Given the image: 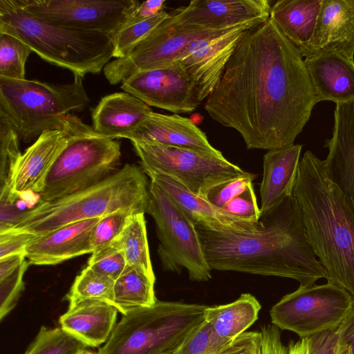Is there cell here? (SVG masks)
<instances>
[{"label":"cell","mask_w":354,"mask_h":354,"mask_svg":"<svg viewBox=\"0 0 354 354\" xmlns=\"http://www.w3.org/2000/svg\"><path fill=\"white\" fill-rule=\"evenodd\" d=\"M261 308L255 297L243 293L231 303L207 306L204 319L221 337L233 340L258 319Z\"/></svg>","instance_id":"cell-28"},{"label":"cell","mask_w":354,"mask_h":354,"mask_svg":"<svg viewBox=\"0 0 354 354\" xmlns=\"http://www.w3.org/2000/svg\"><path fill=\"white\" fill-rule=\"evenodd\" d=\"M147 213L156 223L160 241L158 254L164 268L178 273L185 268L192 281L211 279L212 269L195 224L151 180Z\"/></svg>","instance_id":"cell-9"},{"label":"cell","mask_w":354,"mask_h":354,"mask_svg":"<svg viewBox=\"0 0 354 354\" xmlns=\"http://www.w3.org/2000/svg\"><path fill=\"white\" fill-rule=\"evenodd\" d=\"M134 214L136 213L131 210L120 209L101 217L92 231L93 250L117 240Z\"/></svg>","instance_id":"cell-38"},{"label":"cell","mask_w":354,"mask_h":354,"mask_svg":"<svg viewBox=\"0 0 354 354\" xmlns=\"http://www.w3.org/2000/svg\"><path fill=\"white\" fill-rule=\"evenodd\" d=\"M207 306L157 301L123 315L97 354H171L204 321Z\"/></svg>","instance_id":"cell-7"},{"label":"cell","mask_w":354,"mask_h":354,"mask_svg":"<svg viewBox=\"0 0 354 354\" xmlns=\"http://www.w3.org/2000/svg\"><path fill=\"white\" fill-rule=\"evenodd\" d=\"M191 219L195 225L215 230L247 231L254 228L252 223L234 217L195 194L173 178L158 171L142 169Z\"/></svg>","instance_id":"cell-23"},{"label":"cell","mask_w":354,"mask_h":354,"mask_svg":"<svg viewBox=\"0 0 354 354\" xmlns=\"http://www.w3.org/2000/svg\"><path fill=\"white\" fill-rule=\"evenodd\" d=\"M118 310L97 300L69 303L59 319L60 327L84 344L97 347L109 339L116 324Z\"/></svg>","instance_id":"cell-25"},{"label":"cell","mask_w":354,"mask_h":354,"mask_svg":"<svg viewBox=\"0 0 354 354\" xmlns=\"http://www.w3.org/2000/svg\"><path fill=\"white\" fill-rule=\"evenodd\" d=\"M0 33L17 37L44 61L83 78L100 73L113 57L111 35L46 22L26 12L18 0H0Z\"/></svg>","instance_id":"cell-5"},{"label":"cell","mask_w":354,"mask_h":354,"mask_svg":"<svg viewBox=\"0 0 354 354\" xmlns=\"http://www.w3.org/2000/svg\"><path fill=\"white\" fill-rule=\"evenodd\" d=\"M26 259L25 254H17L0 259V279L16 270Z\"/></svg>","instance_id":"cell-48"},{"label":"cell","mask_w":354,"mask_h":354,"mask_svg":"<svg viewBox=\"0 0 354 354\" xmlns=\"http://www.w3.org/2000/svg\"><path fill=\"white\" fill-rule=\"evenodd\" d=\"M19 137L8 125L0 122V190L10 189L15 165L21 154Z\"/></svg>","instance_id":"cell-39"},{"label":"cell","mask_w":354,"mask_h":354,"mask_svg":"<svg viewBox=\"0 0 354 354\" xmlns=\"http://www.w3.org/2000/svg\"><path fill=\"white\" fill-rule=\"evenodd\" d=\"M18 198L11 189L0 191V234L15 228L30 209H20L17 205Z\"/></svg>","instance_id":"cell-43"},{"label":"cell","mask_w":354,"mask_h":354,"mask_svg":"<svg viewBox=\"0 0 354 354\" xmlns=\"http://www.w3.org/2000/svg\"><path fill=\"white\" fill-rule=\"evenodd\" d=\"M301 145L268 150L263 158L260 185L261 213L293 194L300 162Z\"/></svg>","instance_id":"cell-26"},{"label":"cell","mask_w":354,"mask_h":354,"mask_svg":"<svg viewBox=\"0 0 354 354\" xmlns=\"http://www.w3.org/2000/svg\"><path fill=\"white\" fill-rule=\"evenodd\" d=\"M115 281L86 266L77 275L66 295L69 303L97 300L113 306V286Z\"/></svg>","instance_id":"cell-32"},{"label":"cell","mask_w":354,"mask_h":354,"mask_svg":"<svg viewBox=\"0 0 354 354\" xmlns=\"http://www.w3.org/2000/svg\"><path fill=\"white\" fill-rule=\"evenodd\" d=\"M261 354H336L338 337L336 330H326L290 341L285 344L279 328L274 324L261 327Z\"/></svg>","instance_id":"cell-29"},{"label":"cell","mask_w":354,"mask_h":354,"mask_svg":"<svg viewBox=\"0 0 354 354\" xmlns=\"http://www.w3.org/2000/svg\"><path fill=\"white\" fill-rule=\"evenodd\" d=\"M268 0H194L170 13L175 23L211 30H225L270 18Z\"/></svg>","instance_id":"cell-16"},{"label":"cell","mask_w":354,"mask_h":354,"mask_svg":"<svg viewBox=\"0 0 354 354\" xmlns=\"http://www.w3.org/2000/svg\"><path fill=\"white\" fill-rule=\"evenodd\" d=\"M151 112L149 106L134 95L116 92L103 97L92 109V127L104 137L127 139Z\"/></svg>","instance_id":"cell-24"},{"label":"cell","mask_w":354,"mask_h":354,"mask_svg":"<svg viewBox=\"0 0 354 354\" xmlns=\"http://www.w3.org/2000/svg\"><path fill=\"white\" fill-rule=\"evenodd\" d=\"M165 0H148L141 2L127 17L122 25L142 21L160 14L165 11Z\"/></svg>","instance_id":"cell-46"},{"label":"cell","mask_w":354,"mask_h":354,"mask_svg":"<svg viewBox=\"0 0 354 354\" xmlns=\"http://www.w3.org/2000/svg\"><path fill=\"white\" fill-rule=\"evenodd\" d=\"M322 0H279L271 7L270 18L301 53L310 42Z\"/></svg>","instance_id":"cell-27"},{"label":"cell","mask_w":354,"mask_h":354,"mask_svg":"<svg viewBox=\"0 0 354 354\" xmlns=\"http://www.w3.org/2000/svg\"><path fill=\"white\" fill-rule=\"evenodd\" d=\"M231 341L221 337L204 319L171 354H214Z\"/></svg>","instance_id":"cell-36"},{"label":"cell","mask_w":354,"mask_h":354,"mask_svg":"<svg viewBox=\"0 0 354 354\" xmlns=\"http://www.w3.org/2000/svg\"><path fill=\"white\" fill-rule=\"evenodd\" d=\"M32 50L17 37L0 33V77L25 79V66Z\"/></svg>","instance_id":"cell-35"},{"label":"cell","mask_w":354,"mask_h":354,"mask_svg":"<svg viewBox=\"0 0 354 354\" xmlns=\"http://www.w3.org/2000/svg\"><path fill=\"white\" fill-rule=\"evenodd\" d=\"M79 354H97V353H95L91 351L84 349V350L82 351Z\"/></svg>","instance_id":"cell-50"},{"label":"cell","mask_w":354,"mask_h":354,"mask_svg":"<svg viewBox=\"0 0 354 354\" xmlns=\"http://www.w3.org/2000/svg\"><path fill=\"white\" fill-rule=\"evenodd\" d=\"M257 175L246 172L245 174L218 183L208 189L203 195L212 205L218 209L223 206L233 197L242 192L247 186L252 183Z\"/></svg>","instance_id":"cell-40"},{"label":"cell","mask_w":354,"mask_h":354,"mask_svg":"<svg viewBox=\"0 0 354 354\" xmlns=\"http://www.w3.org/2000/svg\"><path fill=\"white\" fill-rule=\"evenodd\" d=\"M73 76V81L65 84L0 77V122L24 142L46 131L64 129L65 118L83 111L90 102L84 78Z\"/></svg>","instance_id":"cell-6"},{"label":"cell","mask_w":354,"mask_h":354,"mask_svg":"<svg viewBox=\"0 0 354 354\" xmlns=\"http://www.w3.org/2000/svg\"><path fill=\"white\" fill-rule=\"evenodd\" d=\"M214 354H261L260 332H245Z\"/></svg>","instance_id":"cell-44"},{"label":"cell","mask_w":354,"mask_h":354,"mask_svg":"<svg viewBox=\"0 0 354 354\" xmlns=\"http://www.w3.org/2000/svg\"><path fill=\"white\" fill-rule=\"evenodd\" d=\"M317 103L354 100V59L323 51L304 59Z\"/></svg>","instance_id":"cell-22"},{"label":"cell","mask_w":354,"mask_h":354,"mask_svg":"<svg viewBox=\"0 0 354 354\" xmlns=\"http://www.w3.org/2000/svg\"><path fill=\"white\" fill-rule=\"evenodd\" d=\"M336 354H352L351 348L344 344H339Z\"/></svg>","instance_id":"cell-49"},{"label":"cell","mask_w":354,"mask_h":354,"mask_svg":"<svg viewBox=\"0 0 354 354\" xmlns=\"http://www.w3.org/2000/svg\"><path fill=\"white\" fill-rule=\"evenodd\" d=\"M26 259L13 272L0 279V319H2L15 307L24 289V275L28 266Z\"/></svg>","instance_id":"cell-41"},{"label":"cell","mask_w":354,"mask_h":354,"mask_svg":"<svg viewBox=\"0 0 354 354\" xmlns=\"http://www.w3.org/2000/svg\"><path fill=\"white\" fill-rule=\"evenodd\" d=\"M334 51L354 59V0H322L313 37L304 57Z\"/></svg>","instance_id":"cell-19"},{"label":"cell","mask_w":354,"mask_h":354,"mask_svg":"<svg viewBox=\"0 0 354 354\" xmlns=\"http://www.w3.org/2000/svg\"><path fill=\"white\" fill-rule=\"evenodd\" d=\"M316 104L303 57L269 18L240 38L205 109L248 149L271 150L294 144Z\"/></svg>","instance_id":"cell-1"},{"label":"cell","mask_w":354,"mask_h":354,"mask_svg":"<svg viewBox=\"0 0 354 354\" xmlns=\"http://www.w3.org/2000/svg\"><path fill=\"white\" fill-rule=\"evenodd\" d=\"M353 305L354 299L347 290L327 282L299 286L275 304L270 315L272 324L302 338L337 330Z\"/></svg>","instance_id":"cell-10"},{"label":"cell","mask_w":354,"mask_h":354,"mask_svg":"<svg viewBox=\"0 0 354 354\" xmlns=\"http://www.w3.org/2000/svg\"><path fill=\"white\" fill-rule=\"evenodd\" d=\"M227 214L239 219L257 223L261 216L252 183L230 200L222 208Z\"/></svg>","instance_id":"cell-42"},{"label":"cell","mask_w":354,"mask_h":354,"mask_svg":"<svg viewBox=\"0 0 354 354\" xmlns=\"http://www.w3.org/2000/svg\"><path fill=\"white\" fill-rule=\"evenodd\" d=\"M293 194L328 282L344 288L354 299V214L328 178L323 160L310 151L300 160Z\"/></svg>","instance_id":"cell-3"},{"label":"cell","mask_w":354,"mask_h":354,"mask_svg":"<svg viewBox=\"0 0 354 354\" xmlns=\"http://www.w3.org/2000/svg\"><path fill=\"white\" fill-rule=\"evenodd\" d=\"M338 342L348 346L354 354V305L336 330Z\"/></svg>","instance_id":"cell-47"},{"label":"cell","mask_w":354,"mask_h":354,"mask_svg":"<svg viewBox=\"0 0 354 354\" xmlns=\"http://www.w3.org/2000/svg\"><path fill=\"white\" fill-rule=\"evenodd\" d=\"M260 23L243 24L198 39L189 45L178 62L194 82L200 103L215 90L240 38L247 30Z\"/></svg>","instance_id":"cell-15"},{"label":"cell","mask_w":354,"mask_h":354,"mask_svg":"<svg viewBox=\"0 0 354 354\" xmlns=\"http://www.w3.org/2000/svg\"><path fill=\"white\" fill-rule=\"evenodd\" d=\"M86 347L61 327L42 326L24 354H79Z\"/></svg>","instance_id":"cell-33"},{"label":"cell","mask_w":354,"mask_h":354,"mask_svg":"<svg viewBox=\"0 0 354 354\" xmlns=\"http://www.w3.org/2000/svg\"><path fill=\"white\" fill-rule=\"evenodd\" d=\"M131 142L142 169L167 175L201 196L211 187L247 172L224 156L157 143Z\"/></svg>","instance_id":"cell-11"},{"label":"cell","mask_w":354,"mask_h":354,"mask_svg":"<svg viewBox=\"0 0 354 354\" xmlns=\"http://www.w3.org/2000/svg\"><path fill=\"white\" fill-rule=\"evenodd\" d=\"M118 241L127 265L141 270L156 279L150 259L145 214L133 215Z\"/></svg>","instance_id":"cell-31"},{"label":"cell","mask_w":354,"mask_h":354,"mask_svg":"<svg viewBox=\"0 0 354 354\" xmlns=\"http://www.w3.org/2000/svg\"><path fill=\"white\" fill-rule=\"evenodd\" d=\"M225 30L182 26L175 23L169 13L127 57L109 62L103 69L104 75L112 85L122 83L135 73L178 62L193 41Z\"/></svg>","instance_id":"cell-12"},{"label":"cell","mask_w":354,"mask_h":354,"mask_svg":"<svg viewBox=\"0 0 354 354\" xmlns=\"http://www.w3.org/2000/svg\"><path fill=\"white\" fill-rule=\"evenodd\" d=\"M88 266L116 280L127 266L124 254L118 239L93 250L88 261Z\"/></svg>","instance_id":"cell-37"},{"label":"cell","mask_w":354,"mask_h":354,"mask_svg":"<svg viewBox=\"0 0 354 354\" xmlns=\"http://www.w3.org/2000/svg\"><path fill=\"white\" fill-rule=\"evenodd\" d=\"M31 15L69 29L111 36L140 3L137 0H18Z\"/></svg>","instance_id":"cell-13"},{"label":"cell","mask_w":354,"mask_h":354,"mask_svg":"<svg viewBox=\"0 0 354 354\" xmlns=\"http://www.w3.org/2000/svg\"><path fill=\"white\" fill-rule=\"evenodd\" d=\"M196 227L212 270L290 278L301 287L327 279L326 270L309 243L294 194L261 213L250 230Z\"/></svg>","instance_id":"cell-2"},{"label":"cell","mask_w":354,"mask_h":354,"mask_svg":"<svg viewBox=\"0 0 354 354\" xmlns=\"http://www.w3.org/2000/svg\"><path fill=\"white\" fill-rule=\"evenodd\" d=\"M121 88L148 106L189 113L201 104L190 75L178 62L171 65L131 75Z\"/></svg>","instance_id":"cell-14"},{"label":"cell","mask_w":354,"mask_h":354,"mask_svg":"<svg viewBox=\"0 0 354 354\" xmlns=\"http://www.w3.org/2000/svg\"><path fill=\"white\" fill-rule=\"evenodd\" d=\"M324 147L328 149L326 174L354 214V100L336 104L333 136Z\"/></svg>","instance_id":"cell-17"},{"label":"cell","mask_w":354,"mask_h":354,"mask_svg":"<svg viewBox=\"0 0 354 354\" xmlns=\"http://www.w3.org/2000/svg\"><path fill=\"white\" fill-rule=\"evenodd\" d=\"M100 218L81 221L36 236L26 246L29 264L50 266L92 253V231Z\"/></svg>","instance_id":"cell-20"},{"label":"cell","mask_w":354,"mask_h":354,"mask_svg":"<svg viewBox=\"0 0 354 354\" xmlns=\"http://www.w3.org/2000/svg\"><path fill=\"white\" fill-rule=\"evenodd\" d=\"M169 16V13L163 11L146 19L122 25L111 35L113 57H127L142 39Z\"/></svg>","instance_id":"cell-34"},{"label":"cell","mask_w":354,"mask_h":354,"mask_svg":"<svg viewBox=\"0 0 354 354\" xmlns=\"http://www.w3.org/2000/svg\"><path fill=\"white\" fill-rule=\"evenodd\" d=\"M149 185L142 169L126 163L88 188L50 202H39L27 211L20 223L9 231L39 236L70 223L101 218L120 209L145 214Z\"/></svg>","instance_id":"cell-4"},{"label":"cell","mask_w":354,"mask_h":354,"mask_svg":"<svg viewBox=\"0 0 354 354\" xmlns=\"http://www.w3.org/2000/svg\"><path fill=\"white\" fill-rule=\"evenodd\" d=\"M68 140L65 129L43 132L20 155L11 178L12 193L19 197L27 193L41 194L48 175Z\"/></svg>","instance_id":"cell-18"},{"label":"cell","mask_w":354,"mask_h":354,"mask_svg":"<svg viewBox=\"0 0 354 354\" xmlns=\"http://www.w3.org/2000/svg\"><path fill=\"white\" fill-rule=\"evenodd\" d=\"M127 139L131 142L157 143L223 156L190 119L176 113L167 115L152 111Z\"/></svg>","instance_id":"cell-21"},{"label":"cell","mask_w":354,"mask_h":354,"mask_svg":"<svg viewBox=\"0 0 354 354\" xmlns=\"http://www.w3.org/2000/svg\"><path fill=\"white\" fill-rule=\"evenodd\" d=\"M35 236L30 233L15 231L0 234V259L13 254H25L26 246Z\"/></svg>","instance_id":"cell-45"},{"label":"cell","mask_w":354,"mask_h":354,"mask_svg":"<svg viewBox=\"0 0 354 354\" xmlns=\"http://www.w3.org/2000/svg\"><path fill=\"white\" fill-rule=\"evenodd\" d=\"M68 140L55 161L39 202H50L88 188L116 172L120 145L97 133L73 114L65 118Z\"/></svg>","instance_id":"cell-8"},{"label":"cell","mask_w":354,"mask_h":354,"mask_svg":"<svg viewBox=\"0 0 354 354\" xmlns=\"http://www.w3.org/2000/svg\"><path fill=\"white\" fill-rule=\"evenodd\" d=\"M155 281L141 270L127 265L115 280L113 306L122 315L135 308L152 306L158 301Z\"/></svg>","instance_id":"cell-30"}]
</instances>
